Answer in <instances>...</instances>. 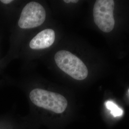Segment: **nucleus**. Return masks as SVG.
I'll list each match as a JSON object with an SVG mask.
<instances>
[{"mask_svg":"<svg viewBox=\"0 0 129 129\" xmlns=\"http://www.w3.org/2000/svg\"><path fill=\"white\" fill-rule=\"evenodd\" d=\"M30 112L28 117L38 128L62 129L69 118V101L57 89L43 85L27 88Z\"/></svg>","mask_w":129,"mask_h":129,"instance_id":"1","label":"nucleus"},{"mask_svg":"<svg viewBox=\"0 0 129 129\" xmlns=\"http://www.w3.org/2000/svg\"><path fill=\"white\" fill-rule=\"evenodd\" d=\"M55 64L64 73L77 80L87 78L88 68L83 61L70 52L60 50L54 55Z\"/></svg>","mask_w":129,"mask_h":129,"instance_id":"2","label":"nucleus"},{"mask_svg":"<svg viewBox=\"0 0 129 129\" xmlns=\"http://www.w3.org/2000/svg\"><path fill=\"white\" fill-rule=\"evenodd\" d=\"M46 17V11L41 4L37 2H30L23 7L18 25L24 30L37 28L44 23Z\"/></svg>","mask_w":129,"mask_h":129,"instance_id":"3","label":"nucleus"},{"mask_svg":"<svg viewBox=\"0 0 129 129\" xmlns=\"http://www.w3.org/2000/svg\"><path fill=\"white\" fill-rule=\"evenodd\" d=\"M114 4L113 0H97L94 4L93 14L94 21L102 32H110L114 28Z\"/></svg>","mask_w":129,"mask_h":129,"instance_id":"4","label":"nucleus"},{"mask_svg":"<svg viewBox=\"0 0 129 129\" xmlns=\"http://www.w3.org/2000/svg\"><path fill=\"white\" fill-rule=\"evenodd\" d=\"M55 40V31L47 28L38 33L29 43V47L34 50H41L51 47Z\"/></svg>","mask_w":129,"mask_h":129,"instance_id":"5","label":"nucleus"},{"mask_svg":"<svg viewBox=\"0 0 129 129\" xmlns=\"http://www.w3.org/2000/svg\"><path fill=\"white\" fill-rule=\"evenodd\" d=\"M105 106L108 110L111 111V114L114 117H120L123 115V111L111 101H107L105 103Z\"/></svg>","mask_w":129,"mask_h":129,"instance_id":"6","label":"nucleus"},{"mask_svg":"<svg viewBox=\"0 0 129 129\" xmlns=\"http://www.w3.org/2000/svg\"><path fill=\"white\" fill-rule=\"evenodd\" d=\"M64 2L69 4V3H77L78 2V0H64Z\"/></svg>","mask_w":129,"mask_h":129,"instance_id":"7","label":"nucleus"},{"mask_svg":"<svg viewBox=\"0 0 129 129\" xmlns=\"http://www.w3.org/2000/svg\"><path fill=\"white\" fill-rule=\"evenodd\" d=\"M1 2L2 3L5 4H9L12 2H13V1H12V0H2V1H1Z\"/></svg>","mask_w":129,"mask_h":129,"instance_id":"8","label":"nucleus"},{"mask_svg":"<svg viewBox=\"0 0 129 129\" xmlns=\"http://www.w3.org/2000/svg\"><path fill=\"white\" fill-rule=\"evenodd\" d=\"M11 127H12V126H11ZM11 127H10V128H11ZM0 129H2V128H0ZM30 129V128H29V126H25V127H22V128H20V129Z\"/></svg>","mask_w":129,"mask_h":129,"instance_id":"9","label":"nucleus"},{"mask_svg":"<svg viewBox=\"0 0 129 129\" xmlns=\"http://www.w3.org/2000/svg\"></svg>","mask_w":129,"mask_h":129,"instance_id":"10","label":"nucleus"}]
</instances>
